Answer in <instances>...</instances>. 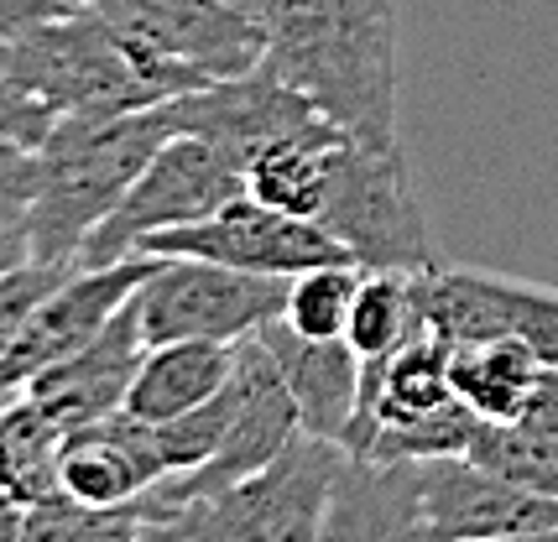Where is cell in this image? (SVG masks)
<instances>
[{"label":"cell","instance_id":"33","mask_svg":"<svg viewBox=\"0 0 558 542\" xmlns=\"http://www.w3.org/2000/svg\"><path fill=\"white\" fill-rule=\"evenodd\" d=\"M26 256H32V241H26V235H0V271L26 261Z\"/></svg>","mask_w":558,"mask_h":542},{"label":"cell","instance_id":"1","mask_svg":"<svg viewBox=\"0 0 558 542\" xmlns=\"http://www.w3.org/2000/svg\"><path fill=\"white\" fill-rule=\"evenodd\" d=\"M267 63L344 141H397V16L391 0H271Z\"/></svg>","mask_w":558,"mask_h":542},{"label":"cell","instance_id":"6","mask_svg":"<svg viewBox=\"0 0 558 542\" xmlns=\"http://www.w3.org/2000/svg\"><path fill=\"white\" fill-rule=\"evenodd\" d=\"M121 32L172 99L245 74L267 58V26L241 16L230 0H78Z\"/></svg>","mask_w":558,"mask_h":542},{"label":"cell","instance_id":"13","mask_svg":"<svg viewBox=\"0 0 558 542\" xmlns=\"http://www.w3.org/2000/svg\"><path fill=\"white\" fill-rule=\"evenodd\" d=\"M157 480H168V459L157 444V422H142L131 412H110V418L63 433L58 448V485L69 501L89 506V512H121L136 506Z\"/></svg>","mask_w":558,"mask_h":542},{"label":"cell","instance_id":"25","mask_svg":"<svg viewBox=\"0 0 558 542\" xmlns=\"http://www.w3.org/2000/svg\"><path fill=\"white\" fill-rule=\"evenodd\" d=\"M475 428H481V418L464 407L460 396H449L428 418H413V422H402V428H381V433L371 439V448L355 454V459H413V465H423V459L470 454Z\"/></svg>","mask_w":558,"mask_h":542},{"label":"cell","instance_id":"24","mask_svg":"<svg viewBox=\"0 0 558 542\" xmlns=\"http://www.w3.org/2000/svg\"><path fill=\"white\" fill-rule=\"evenodd\" d=\"M361 287V267L355 261H329V267H308L288 276V303H282V323L308 334V340H344V319Z\"/></svg>","mask_w":558,"mask_h":542},{"label":"cell","instance_id":"20","mask_svg":"<svg viewBox=\"0 0 558 542\" xmlns=\"http://www.w3.org/2000/svg\"><path fill=\"white\" fill-rule=\"evenodd\" d=\"M58 448H63V428L26 392L11 407H0V506H37L63 495Z\"/></svg>","mask_w":558,"mask_h":542},{"label":"cell","instance_id":"27","mask_svg":"<svg viewBox=\"0 0 558 542\" xmlns=\"http://www.w3.org/2000/svg\"><path fill=\"white\" fill-rule=\"evenodd\" d=\"M511 340L558 370V287H533L511 276Z\"/></svg>","mask_w":558,"mask_h":542},{"label":"cell","instance_id":"22","mask_svg":"<svg viewBox=\"0 0 558 542\" xmlns=\"http://www.w3.org/2000/svg\"><path fill=\"white\" fill-rule=\"evenodd\" d=\"M340 141L344 136H314V141H292V147L256 157L245 168V194L271 204V209H282V214L318 220L324 188H329V162H335Z\"/></svg>","mask_w":558,"mask_h":542},{"label":"cell","instance_id":"16","mask_svg":"<svg viewBox=\"0 0 558 542\" xmlns=\"http://www.w3.org/2000/svg\"><path fill=\"white\" fill-rule=\"evenodd\" d=\"M256 340L271 349V360L282 370V386H288L292 407H298V428L344 448V433H350L355 407H361V355L344 340H308L282 319L262 323Z\"/></svg>","mask_w":558,"mask_h":542},{"label":"cell","instance_id":"14","mask_svg":"<svg viewBox=\"0 0 558 542\" xmlns=\"http://www.w3.org/2000/svg\"><path fill=\"white\" fill-rule=\"evenodd\" d=\"M142 355H146L142 323H136V308L125 303L89 345H78L73 355H63V360H52V366L37 370V375L26 381V396H32L63 433L89 428V422L110 418V412L125 407V392H131V375L142 366Z\"/></svg>","mask_w":558,"mask_h":542},{"label":"cell","instance_id":"2","mask_svg":"<svg viewBox=\"0 0 558 542\" xmlns=\"http://www.w3.org/2000/svg\"><path fill=\"white\" fill-rule=\"evenodd\" d=\"M168 136L172 125L162 104L105 115V121H52L37 147L43 183L26 220L32 256L52 267H78L84 241L110 220V209L125 198V188L142 177V168Z\"/></svg>","mask_w":558,"mask_h":542},{"label":"cell","instance_id":"8","mask_svg":"<svg viewBox=\"0 0 558 542\" xmlns=\"http://www.w3.org/2000/svg\"><path fill=\"white\" fill-rule=\"evenodd\" d=\"M241 194H245V173L230 168L209 141H198V136H168L157 147V157L142 168V177L125 188V198L110 209V220L84 241L78 261L84 267H105V261L146 256L142 250L146 235L194 224Z\"/></svg>","mask_w":558,"mask_h":542},{"label":"cell","instance_id":"4","mask_svg":"<svg viewBox=\"0 0 558 542\" xmlns=\"http://www.w3.org/2000/svg\"><path fill=\"white\" fill-rule=\"evenodd\" d=\"M318 224L340 241L344 256L361 271L438 267L434 230H428L402 141H391V147L340 141L335 162H329V188H324Z\"/></svg>","mask_w":558,"mask_h":542},{"label":"cell","instance_id":"5","mask_svg":"<svg viewBox=\"0 0 558 542\" xmlns=\"http://www.w3.org/2000/svg\"><path fill=\"white\" fill-rule=\"evenodd\" d=\"M340 465V444L298 428L256 475L189 501L162 521H172L183 542H314Z\"/></svg>","mask_w":558,"mask_h":542},{"label":"cell","instance_id":"36","mask_svg":"<svg viewBox=\"0 0 558 542\" xmlns=\"http://www.w3.org/2000/svg\"><path fill=\"white\" fill-rule=\"evenodd\" d=\"M490 542H558V532H522V538H490Z\"/></svg>","mask_w":558,"mask_h":542},{"label":"cell","instance_id":"28","mask_svg":"<svg viewBox=\"0 0 558 542\" xmlns=\"http://www.w3.org/2000/svg\"><path fill=\"white\" fill-rule=\"evenodd\" d=\"M37 147H16V141H0V235H26L32 220V204H37Z\"/></svg>","mask_w":558,"mask_h":542},{"label":"cell","instance_id":"23","mask_svg":"<svg viewBox=\"0 0 558 542\" xmlns=\"http://www.w3.org/2000/svg\"><path fill=\"white\" fill-rule=\"evenodd\" d=\"M464 459L496 469L511 485L558 495V433H537V428H522V422H481Z\"/></svg>","mask_w":558,"mask_h":542},{"label":"cell","instance_id":"29","mask_svg":"<svg viewBox=\"0 0 558 542\" xmlns=\"http://www.w3.org/2000/svg\"><path fill=\"white\" fill-rule=\"evenodd\" d=\"M136 506H121V512H89V506H78L73 501L69 517L58 521V532L48 542H131L136 538Z\"/></svg>","mask_w":558,"mask_h":542},{"label":"cell","instance_id":"37","mask_svg":"<svg viewBox=\"0 0 558 542\" xmlns=\"http://www.w3.org/2000/svg\"><path fill=\"white\" fill-rule=\"evenodd\" d=\"M423 542H438V538H423Z\"/></svg>","mask_w":558,"mask_h":542},{"label":"cell","instance_id":"31","mask_svg":"<svg viewBox=\"0 0 558 542\" xmlns=\"http://www.w3.org/2000/svg\"><path fill=\"white\" fill-rule=\"evenodd\" d=\"M69 5L73 0H0V48H5V42H16V37L32 32V26L63 16Z\"/></svg>","mask_w":558,"mask_h":542},{"label":"cell","instance_id":"7","mask_svg":"<svg viewBox=\"0 0 558 542\" xmlns=\"http://www.w3.org/2000/svg\"><path fill=\"white\" fill-rule=\"evenodd\" d=\"M282 303H288V276H256L189 256H162L131 297L146 345H172V340L241 345L262 323L282 319Z\"/></svg>","mask_w":558,"mask_h":542},{"label":"cell","instance_id":"3","mask_svg":"<svg viewBox=\"0 0 558 542\" xmlns=\"http://www.w3.org/2000/svg\"><path fill=\"white\" fill-rule=\"evenodd\" d=\"M0 69L52 121H105V115H131L172 99V89L136 58L121 32L78 0L63 16L5 42Z\"/></svg>","mask_w":558,"mask_h":542},{"label":"cell","instance_id":"32","mask_svg":"<svg viewBox=\"0 0 558 542\" xmlns=\"http://www.w3.org/2000/svg\"><path fill=\"white\" fill-rule=\"evenodd\" d=\"M131 542H183V538H178V527H172V521L142 517V527H136V538H131Z\"/></svg>","mask_w":558,"mask_h":542},{"label":"cell","instance_id":"15","mask_svg":"<svg viewBox=\"0 0 558 542\" xmlns=\"http://www.w3.org/2000/svg\"><path fill=\"white\" fill-rule=\"evenodd\" d=\"M423 469L413 459L344 454L314 542H423Z\"/></svg>","mask_w":558,"mask_h":542},{"label":"cell","instance_id":"9","mask_svg":"<svg viewBox=\"0 0 558 542\" xmlns=\"http://www.w3.org/2000/svg\"><path fill=\"white\" fill-rule=\"evenodd\" d=\"M162 110H168L172 136L209 141L241 173L256 157H267L277 147L314 141V136H340L292 84H282L271 74L267 63H256V69L230 78H209V84H198L189 95L168 99Z\"/></svg>","mask_w":558,"mask_h":542},{"label":"cell","instance_id":"30","mask_svg":"<svg viewBox=\"0 0 558 542\" xmlns=\"http://www.w3.org/2000/svg\"><path fill=\"white\" fill-rule=\"evenodd\" d=\"M52 131V115L37 104L32 95H22L5 69H0V141H16V147H43V136Z\"/></svg>","mask_w":558,"mask_h":542},{"label":"cell","instance_id":"34","mask_svg":"<svg viewBox=\"0 0 558 542\" xmlns=\"http://www.w3.org/2000/svg\"><path fill=\"white\" fill-rule=\"evenodd\" d=\"M22 392H26V381L11 366H5V360H0V407H11V402H16Z\"/></svg>","mask_w":558,"mask_h":542},{"label":"cell","instance_id":"11","mask_svg":"<svg viewBox=\"0 0 558 542\" xmlns=\"http://www.w3.org/2000/svg\"><path fill=\"white\" fill-rule=\"evenodd\" d=\"M423 527L438 542H490L522 532H558V495L511 485L464 454L423 459Z\"/></svg>","mask_w":558,"mask_h":542},{"label":"cell","instance_id":"19","mask_svg":"<svg viewBox=\"0 0 558 542\" xmlns=\"http://www.w3.org/2000/svg\"><path fill=\"white\" fill-rule=\"evenodd\" d=\"M537 375H543V360L511 334L507 340L454 345V355H449V386L481 422L517 418Z\"/></svg>","mask_w":558,"mask_h":542},{"label":"cell","instance_id":"12","mask_svg":"<svg viewBox=\"0 0 558 542\" xmlns=\"http://www.w3.org/2000/svg\"><path fill=\"white\" fill-rule=\"evenodd\" d=\"M157 261H162V256H125V261H105V267H84V261H78L48 293V303L32 313L26 334L16 340V349L5 355V366L16 370L22 381H32L43 366L73 355L78 345H89L99 329L136 297V287L157 271Z\"/></svg>","mask_w":558,"mask_h":542},{"label":"cell","instance_id":"35","mask_svg":"<svg viewBox=\"0 0 558 542\" xmlns=\"http://www.w3.org/2000/svg\"><path fill=\"white\" fill-rule=\"evenodd\" d=\"M230 5H235L241 16H251V22H267V5H271V0H230Z\"/></svg>","mask_w":558,"mask_h":542},{"label":"cell","instance_id":"26","mask_svg":"<svg viewBox=\"0 0 558 542\" xmlns=\"http://www.w3.org/2000/svg\"><path fill=\"white\" fill-rule=\"evenodd\" d=\"M69 271L73 267H52V261H37V256H26V261L0 271V360L16 349V340L26 334L32 313L48 303V293Z\"/></svg>","mask_w":558,"mask_h":542},{"label":"cell","instance_id":"21","mask_svg":"<svg viewBox=\"0 0 558 542\" xmlns=\"http://www.w3.org/2000/svg\"><path fill=\"white\" fill-rule=\"evenodd\" d=\"M413 276L417 271H361V287L344 319V345L361 360H381L397 345H408L417 329H428L417 313Z\"/></svg>","mask_w":558,"mask_h":542},{"label":"cell","instance_id":"18","mask_svg":"<svg viewBox=\"0 0 558 542\" xmlns=\"http://www.w3.org/2000/svg\"><path fill=\"white\" fill-rule=\"evenodd\" d=\"M230 366H235V345H209V340L146 345L142 366L131 375V392H125V412L142 422L183 418L230 381Z\"/></svg>","mask_w":558,"mask_h":542},{"label":"cell","instance_id":"17","mask_svg":"<svg viewBox=\"0 0 558 542\" xmlns=\"http://www.w3.org/2000/svg\"><path fill=\"white\" fill-rule=\"evenodd\" d=\"M449 355H454V345L444 334L417 329L408 345H397L381 360H365L361 407H355V422L344 433V454H365L381 428H402V422L438 412L454 396V386H449Z\"/></svg>","mask_w":558,"mask_h":542},{"label":"cell","instance_id":"10","mask_svg":"<svg viewBox=\"0 0 558 542\" xmlns=\"http://www.w3.org/2000/svg\"><path fill=\"white\" fill-rule=\"evenodd\" d=\"M146 256H189V261H215V267L256 271V276H298L308 267L350 261L344 246L318 220L282 214L262 198H230L225 209L204 214L194 224H178L162 235L142 241Z\"/></svg>","mask_w":558,"mask_h":542}]
</instances>
